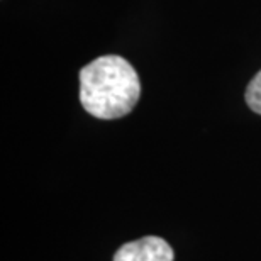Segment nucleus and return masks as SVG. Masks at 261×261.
<instances>
[{
    "mask_svg": "<svg viewBox=\"0 0 261 261\" xmlns=\"http://www.w3.org/2000/svg\"><path fill=\"white\" fill-rule=\"evenodd\" d=\"M246 102L251 111L261 114V71H258L256 76L249 82L246 90Z\"/></svg>",
    "mask_w": 261,
    "mask_h": 261,
    "instance_id": "nucleus-3",
    "label": "nucleus"
},
{
    "mask_svg": "<svg viewBox=\"0 0 261 261\" xmlns=\"http://www.w3.org/2000/svg\"><path fill=\"white\" fill-rule=\"evenodd\" d=\"M173 258L171 246L158 236H146L126 243L114 254V261H173Z\"/></svg>",
    "mask_w": 261,
    "mask_h": 261,
    "instance_id": "nucleus-2",
    "label": "nucleus"
},
{
    "mask_svg": "<svg viewBox=\"0 0 261 261\" xmlns=\"http://www.w3.org/2000/svg\"><path fill=\"white\" fill-rule=\"evenodd\" d=\"M139 95V76L122 56H100L82 68L80 102L93 117L111 121L127 116Z\"/></svg>",
    "mask_w": 261,
    "mask_h": 261,
    "instance_id": "nucleus-1",
    "label": "nucleus"
}]
</instances>
